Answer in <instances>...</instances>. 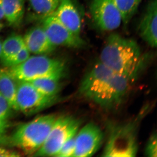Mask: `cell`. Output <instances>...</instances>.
<instances>
[{
  "mask_svg": "<svg viewBox=\"0 0 157 157\" xmlns=\"http://www.w3.org/2000/svg\"><path fill=\"white\" fill-rule=\"evenodd\" d=\"M135 77L114 73L90 100L105 108H112L122 101Z\"/></svg>",
  "mask_w": 157,
  "mask_h": 157,
  "instance_id": "6",
  "label": "cell"
},
{
  "mask_svg": "<svg viewBox=\"0 0 157 157\" xmlns=\"http://www.w3.org/2000/svg\"><path fill=\"white\" fill-rule=\"evenodd\" d=\"M157 0H149L138 24L141 39L152 48L157 46Z\"/></svg>",
  "mask_w": 157,
  "mask_h": 157,
  "instance_id": "12",
  "label": "cell"
},
{
  "mask_svg": "<svg viewBox=\"0 0 157 157\" xmlns=\"http://www.w3.org/2000/svg\"><path fill=\"white\" fill-rule=\"evenodd\" d=\"M57 96L50 97L39 92L29 82H17V109L26 115H32L55 104Z\"/></svg>",
  "mask_w": 157,
  "mask_h": 157,
  "instance_id": "7",
  "label": "cell"
},
{
  "mask_svg": "<svg viewBox=\"0 0 157 157\" xmlns=\"http://www.w3.org/2000/svg\"><path fill=\"white\" fill-rule=\"evenodd\" d=\"M4 18L11 26H17L23 18L24 0H2Z\"/></svg>",
  "mask_w": 157,
  "mask_h": 157,
  "instance_id": "16",
  "label": "cell"
},
{
  "mask_svg": "<svg viewBox=\"0 0 157 157\" xmlns=\"http://www.w3.org/2000/svg\"><path fill=\"white\" fill-rule=\"evenodd\" d=\"M142 0H113L122 18V23L126 26L137 11Z\"/></svg>",
  "mask_w": 157,
  "mask_h": 157,
  "instance_id": "20",
  "label": "cell"
},
{
  "mask_svg": "<svg viewBox=\"0 0 157 157\" xmlns=\"http://www.w3.org/2000/svg\"><path fill=\"white\" fill-rule=\"evenodd\" d=\"M111 125L102 156H136L138 151V119Z\"/></svg>",
  "mask_w": 157,
  "mask_h": 157,
  "instance_id": "3",
  "label": "cell"
},
{
  "mask_svg": "<svg viewBox=\"0 0 157 157\" xmlns=\"http://www.w3.org/2000/svg\"><path fill=\"white\" fill-rule=\"evenodd\" d=\"M2 42L0 39V55H1V51H2Z\"/></svg>",
  "mask_w": 157,
  "mask_h": 157,
  "instance_id": "28",
  "label": "cell"
},
{
  "mask_svg": "<svg viewBox=\"0 0 157 157\" xmlns=\"http://www.w3.org/2000/svg\"><path fill=\"white\" fill-rule=\"evenodd\" d=\"M52 14L72 33L80 36L81 17L73 0H59L58 6Z\"/></svg>",
  "mask_w": 157,
  "mask_h": 157,
  "instance_id": "14",
  "label": "cell"
},
{
  "mask_svg": "<svg viewBox=\"0 0 157 157\" xmlns=\"http://www.w3.org/2000/svg\"><path fill=\"white\" fill-rule=\"evenodd\" d=\"M114 73L99 60L86 73L82 79L78 90L80 94L90 100Z\"/></svg>",
  "mask_w": 157,
  "mask_h": 157,
  "instance_id": "11",
  "label": "cell"
},
{
  "mask_svg": "<svg viewBox=\"0 0 157 157\" xmlns=\"http://www.w3.org/2000/svg\"><path fill=\"white\" fill-rule=\"evenodd\" d=\"M81 123L71 116L57 117L43 145L33 156H54L65 142L76 135Z\"/></svg>",
  "mask_w": 157,
  "mask_h": 157,
  "instance_id": "5",
  "label": "cell"
},
{
  "mask_svg": "<svg viewBox=\"0 0 157 157\" xmlns=\"http://www.w3.org/2000/svg\"><path fill=\"white\" fill-rule=\"evenodd\" d=\"M90 12L95 24L101 30H114L121 24L120 13L113 0H92Z\"/></svg>",
  "mask_w": 157,
  "mask_h": 157,
  "instance_id": "9",
  "label": "cell"
},
{
  "mask_svg": "<svg viewBox=\"0 0 157 157\" xmlns=\"http://www.w3.org/2000/svg\"><path fill=\"white\" fill-rule=\"evenodd\" d=\"M56 118L55 115L47 114L20 125L9 137L10 144L33 155L43 145Z\"/></svg>",
  "mask_w": 157,
  "mask_h": 157,
  "instance_id": "2",
  "label": "cell"
},
{
  "mask_svg": "<svg viewBox=\"0 0 157 157\" xmlns=\"http://www.w3.org/2000/svg\"><path fill=\"white\" fill-rule=\"evenodd\" d=\"M41 25L50 42L56 47L80 48L86 45L80 36L72 33L53 14L43 18Z\"/></svg>",
  "mask_w": 157,
  "mask_h": 157,
  "instance_id": "8",
  "label": "cell"
},
{
  "mask_svg": "<svg viewBox=\"0 0 157 157\" xmlns=\"http://www.w3.org/2000/svg\"><path fill=\"white\" fill-rule=\"evenodd\" d=\"M104 139V133L98 125L86 124L76 134L74 157L92 156L101 147Z\"/></svg>",
  "mask_w": 157,
  "mask_h": 157,
  "instance_id": "10",
  "label": "cell"
},
{
  "mask_svg": "<svg viewBox=\"0 0 157 157\" xmlns=\"http://www.w3.org/2000/svg\"><path fill=\"white\" fill-rule=\"evenodd\" d=\"M76 136L65 142L54 157H74L76 149Z\"/></svg>",
  "mask_w": 157,
  "mask_h": 157,
  "instance_id": "22",
  "label": "cell"
},
{
  "mask_svg": "<svg viewBox=\"0 0 157 157\" xmlns=\"http://www.w3.org/2000/svg\"><path fill=\"white\" fill-rule=\"evenodd\" d=\"M157 140L156 133H153L147 143L145 154L147 157H157Z\"/></svg>",
  "mask_w": 157,
  "mask_h": 157,
  "instance_id": "23",
  "label": "cell"
},
{
  "mask_svg": "<svg viewBox=\"0 0 157 157\" xmlns=\"http://www.w3.org/2000/svg\"><path fill=\"white\" fill-rule=\"evenodd\" d=\"M17 82H30L64 72V63L44 55L30 56L20 64L6 68Z\"/></svg>",
  "mask_w": 157,
  "mask_h": 157,
  "instance_id": "4",
  "label": "cell"
},
{
  "mask_svg": "<svg viewBox=\"0 0 157 157\" xmlns=\"http://www.w3.org/2000/svg\"><path fill=\"white\" fill-rule=\"evenodd\" d=\"M146 56H142L135 40L113 33L107 38L99 60L114 73L136 77L144 67Z\"/></svg>",
  "mask_w": 157,
  "mask_h": 157,
  "instance_id": "1",
  "label": "cell"
},
{
  "mask_svg": "<svg viewBox=\"0 0 157 157\" xmlns=\"http://www.w3.org/2000/svg\"><path fill=\"white\" fill-rule=\"evenodd\" d=\"M33 14L42 19L51 15L58 6L59 0H28Z\"/></svg>",
  "mask_w": 157,
  "mask_h": 157,
  "instance_id": "19",
  "label": "cell"
},
{
  "mask_svg": "<svg viewBox=\"0 0 157 157\" xmlns=\"http://www.w3.org/2000/svg\"><path fill=\"white\" fill-rule=\"evenodd\" d=\"M11 109L9 101L0 93V120L7 121Z\"/></svg>",
  "mask_w": 157,
  "mask_h": 157,
  "instance_id": "24",
  "label": "cell"
},
{
  "mask_svg": "<svg viewBox=\"0 0 157 157\" xmlns=\"http://www.w3.org/2000/svg\"><path fill=\"white\" fill-rule=\"evenodd\" d=\"M17 82L6 68H0V93L9 101L11 108L18 110L16 104Z\"/></svg>",
  "mask_w": 157,
  "mask_h": 157,
  "instance_id": "15",
  "label": "cell"
},
{
  "mask_svg": "<svg viewBox=\"0 0 157 157\" xmlns=\"http://www.w3.org/2000/svg\"><path fill=\"white\" fill-rule=\"evenodd\" d=\"M4 18L3 12L2 0H0V20Z\"/></svg>",
  "mask_w": 157,
  "mask_h": 157,
  "instance_id": "27",
  "label": "cell"
},
{
  "mask_svg": "<svg viewBox=\"0 0 157 157\" xmlns=\"http://www.w3.org/2000/svg\"><path fill=\"white\" fill-rule=\"evenodd\" d=\"M20 156H21V155L17 152L0 147V157H14Z\"/></svg>",
  "mask_w": 157,
  "mask_h": 157,
  "instance_id": "26",
  "label": "cell"
},
{
  "mask_svg": "<svg viewBox=\"0 0 157 157\" xmlns=\"http://www.w3.org/2000/svg\"><path fill=\"white\" fill-rule=\"evenodd\" d=\"M9 127L7 121L0 120V146L10 144L9 137L7 135Z\"/></svg>",
  "mask_w": 157,
  "mask_h": 157,
  "instance_id": "25",
  "label": "cell"
},
{
  "mask_svg": "<svg viewBox=\"0 0 157 157\" xmlns=\"http://www.w3.org/2000/svg\"><path fill=\"white\" fill-rule=\"evenodd\" d=\"M3 27V25L1 23V22H0V31L2 30V29Z\"/></svg>",
  "mask_w": 157,
  "mask_h": 157,
  "instance_id": "29",
  "label": "cell"
},
{
  "mask_svg": "<svg viewBox=\"0 0 157 157\" xmlns=\"http://www.w3.org/2000/svg\"><path fill=\"white\" fill-rule=\"evenodd\" d=\"M25 45L23 37L19 35H11L2 42L0 59L2 63L16 54Z\"/></svg>",
  "mask_w": 157,
  "mask_h": 157,
  "instance_id": "18",
  "label": "cell"
},
{
  "mask_svg": "<svg viewBox=\"0 0 157 157\" xmlns=\"http://www.w3.org/2000/svg\"><path fill=\"white\" fill-rule=\"evenodd\" d=\"M30 56V52L25 46L21 48L16 54L2 63L6 68L11 67L21 64Z\"/></svg>",
  "mask_w": 157,
  "mask_h": 157,
  "instance_id": "21",
  "label": "cell"
},
{
  "mask_svg": "<svg viewBox=\"0 0 157 157\" xmlns=\"http://www.w3.org/2000/svg\"><path fill=\"white\" fill-rule=\"evenodd\" d=\"M23 39L29 52L36 55L50 53L56 47L50 42L41 25L36 26L29 30Z\"/></svg>",
  "mask_w": 157,
  "mask_h": 157,
  "instance_id": "13",
  "label": "cell"
},
{
  "mask_svg": "<svg viewBox=\"0 0 157 157\" xmlns=\"http://www.w3.org/2000/svg\"><path fill=\"white\" fill-rule=\"evenodd\" d=\"M64 72L29 82L39 92L50 97L57 96L61 87L60 81Z\"/></svg>",
  "mask_w": 157,
  "mask_h": 157,
  "instance_id": "17",
  "label": "cell"
}]
</instances>
